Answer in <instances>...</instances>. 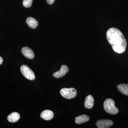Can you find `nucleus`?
Masks as SVG:
<instances>
[{
    "instance_id": "obj_1",
    "label": "nucleus",
    "mask_w": 128,
    "mask_h": 128,
    "mask_svg": "<svg viewBox=\"0 0 128 128\" xmlns=\"http://www.w3.org/2000/svg\"><path fill=\"white\" fill-rule=\"evenodd\" d=\"M107 39L115 52L122 54L126 50L127 41L120 30L112 28L108 30L106 34Z\"/></svg>"
},
{
    "instance_id": "obj_2",
    "label": "nucleus",
    "mask_w": 128,
    "mask_h": 128,
    "mask_svg": "<svg viewBox=\"0 0 128 128\" xmlns=\"http://www.w3.org/2000/svg\"><path fill=\"white\" fill-rule=\"evenodd\" d=\"M104 110L108 113L111 114H116L118 113V110L115 106L113 100L108 98L105 100L104 103Z\"/></svg>"
},
{
    "instance_id": "obj_3",
    "label": "nucleus",
    "mask_w": 128,
    "mask_h": 128,
    "mask_svg": "<svg viewBox=\"0 0 128 128\" xmlns=\"http://www.w3.org/2000/svg\"><path fill=\"white\" fill-rule=\"evenodd\" d=\"M60 93L64 98L70 99L75 97L77 95V91L73 88H64L60 90Z\"/></svg>"
},
{
    "instance_id": "obj_4",
    "label": "nucleus",
    "mask_w": 128,
    "mask_h": 128,
    "mask_svg": "<svg viewBox=\"0 0 128 128\" xmlns=\"http://www.w3.org/2000/svg\"><path fill=\"white\" fill-rule=\"evenodd\" d=\"M22 74L28 80H33L35 78L34 72L27 66L23 65L20 67Z\"/></svg>"
},
{
    "instance_id": "obj_5",
    "label": "nucleus",
    "mask_w": 128,
    "mask_h": 128,
    "mask_svg": "<svg viewBox=\"0 0 128 128\" xmlns=\"http://www.w3.org/2000/svg\"><path fill=\"white\" fill-rule=\"evenodd\" d=\"M96 124L98 128H107L112 126L113 122L110 120H100L97 121Z\"/></svg>"
},
{
    "instance_id": "obj_6",
    "label": "nucleus",
    "mask_w": 128,
    "mask_h": 128,
    "mask_svg": "<svg viewBox=\"0 0 128 128\" xmlns=\"http://www.w3.org/2000/svg\"><path fill=\"white\" fill-rule=\"evenodd\" d=\"M68 71V67L66 65H64L61 66L60 70L54 73L53 76L56 78H60L65 75Z\"/></svg>"
},
{
    "instance_id": "obj_7",
    "label": "nucleus",
    "mask_w": 128,
    "mask_h": 128,
    "mask_svg": "<svg viewBox=\"0 0 128 128\" xmlns=\"http://www.w3.org/2000/svg\"><path fill=\"white\" fill-rule=\"evenodd\" d=\"M22 54L28 59H32L34 58V52L31 48L28 47H24L22 49Z\"/></svg>"
},
{
    "instance_id": "obj_8",
    "label": "nucleus",
    "mask_w": 128,
    "mask_h": 128,
    "mask_svg": "<svg viewBox=\"0 0 128 128\" xmlns=\"http://www.w3.org/2000/svg\"><path fill=\"white\" fill-rule=\"evenodd\" d=\"M54 116V112L51 110H44L41 112L40 117L45 120H50L52 119Z\"/></svg>"
},
{
    "instance_id": "obj_9",
    "label": "nucleus",
    "mask_w": 128,
    "mask_h": 128,
    "mask_svg": "<svg viewBox=\"0 0 128 128\" xmlns=\"http://www.w3.org/2000/svg\"><path fill=\"white\" fill-rule=\"evenodd\" d=\"M94 104V99L91 95H89L86 98L84 102L85 108L87 109H90L93 106Z\"/></svg>"
},
{
    "instance_id": "obj_10",
    "label": "nucleus",
    "mask_w": 128,
    "mask_h": 128,
    "mask_svg": "<svg viewBox=\"0 0 128 128\" xmlns=\"http://www.w3.org/2000/svg\"><path fill=\"white\" fill-rule=\"evenodd\" d=\"M26 22L28 26L33 29L36 28L38 25L37 20L32 17L28 18L26 20Z\"/></svg>"
},
{
    "instance_id": "obj_11",
    "label": "nucleus",
    "mask_w": 128,
    "mask_h": 128,
    "mask_svg": "<svg viewBox=\"0 0 128 128\" xmlns=\"http://www.w3.org/2000/svg\"><path fill=\"white\" fill-rule=\"evenodd\" d=\"M89 119L90 118L89 116L86 114H82L76 118L75 122L77 124H81L87 122Z\"/></svg>"
},
{
    "instance_id": "obj_12",
    "label": "nucleus",
    "mask_w": 128,
    "mask_h": 128,
    "mask_svg": "<svg viewBox=\"0 0 128 128\" xmlns=\"http://www.w3.org/2000/svg\"><path fill=\"white\" fill-rule=\"evenodd\" d=\"M20 115L16 112L12 113L8 116L7 119L10 122L14 123L18 121L20 119Z\"/></svg>"
},
{
    "instance_id": "obj_13",
    "label": "nucleus",
    "mask_w": 128,
    "mask_h": 128,
    "mask_svg": "<svg viewBox=\"0 0 128 128\" xmlns=\"http://www.w3.org/2000/svg\"><path fill=\"white\" fill-rule=\"evenodd\" d=\"M117 89L122 94L128 96V84H120L117 86Z\"/></svg>"
},
{
    "instance_id": "obj_14",
    "label": "nucleus",
    "mask_w": 128,
    "mask_h": 128,
    "mask_svg": "<svg viewBox=\"0 0 128 128\" xmlns=\"http://www.w3.org/2000/svg\"><path fill=\"white\" fill-rule=\"evenodd\" d=\"M33 0H24L22 4L24 7L29 8L32 5V2Z\"/></svg>"
},
{
    "instance_id": "obj_15",
    "label": "nucleus",
    "mask_w": 128,
    "mask_h": 128,
    "mask_svg": "<svg viewBox=\"0 0 128 128\" xmlns=\"http://www.w3.org/2000/svg\"><path fill=\"white\" fill-rule=\"evenodd\" d=\"M46 0L48 4L52 5L54 3L55 0Z\"/></svg>"
},
{
    "instance_id": "obj_16",
    "label": "nucleus",
    "mask_w": 128,
    "mask_h": 128,
    "mask_svg": "<svg viewBox=\"0 0 128 128\" xmlns=\"http://www.w3.org/2000/svg\"><path fill=\"white\" fill-rule=\"evenodd\" d=\"M2 62H3V59L2 57H0V65L2 64Z\"/></svg>"
}]
</instances>
